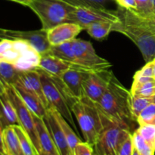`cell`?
I'll return each instance as SVG.
<instances>
[{
	"mask_svg": "<svg viewBox=\"0 0 155 155\" xmlns=\"http://www.w3.org/2000/svg\"><path fill=\"white\" fill-rule=\"evenodd\" d=\"M33 118L40 147V155H60L44 118L39 117L34 114Z\"/></svg>",
	"mask_w": 155,
	"mask_h": 155,
	"instance_id": "9a60e30c",
	"label": "cell"
},
{
	"mask_svg": "<svg viewBox=\"0 0 155 155\" xmlns=\"http://www.w3.org/2000/svg\"><path fill=\"white\" fill-rule=\"evenodd\" d=\"M151 2H152L153 12H154V15H155V0H151Z\"/></svg>",
	"mask_w": 155,
	"mask_h": 155,
	"instance_id": "ab89813d",
	"label": "cell"
},
{
	"mask_svg": "<svg viewBox=\"0 0 155 155\" xmlns=\"http://www.w3.org/2000/svg\"><path fill=\"white\" fill-rule=\"evenodd\" d=\"M51 110H52L54 116L55 117L59 125L61 127L62 130H63L64 133L65 135V137L67 139V141H68V143L69 145L70 148H71V151L74 154V151L76 146L77 145V144L82 142V140L80 139L79 136H77L75 131L73 130V128L71 127V124L64 119V117L59 112H58L55 109L53 108V107H51Z\"/></svg>",
	"mask_w": 155,
	"mask_h": 155,
	"instance_id": "44dd1931",
	"label": "cell"
},
{
	"mask_svg": "<svg viewBox=\"0 0 155 155\" xmlns=\"http://www.w3.org/2000/svg\"><path fill=\"white\" fill-rule=\"evenodd\" d=\"M83 30L76 23H64L47 30V39L51 45H57L73 41Z\"/></svg>",
	"mask_w": 155,
	"mask_h": 155,
	"instance_id": "5bb4252c",
	"label": "cell"
},
{
	"mask_svg": "<svg viewBox=\"0 0 155 155\" xmlns=\"http://www.w3.org/2000/svg\"><path fill=\"white\" fill-rule=\"evenodd\" d=\"M46 53L65 61L77 64L74 50H73L72 41L60 45H51Z\"/></svg>",
	"mask_w": 155,
	"mask_h": 155,
	"instance_id": "603a6c76",
	"label": "cell"
},
{
	"mask_svg": "<svg viewBox=\"0 0 155 155\" xmlns=\"http://www.w3.org/2000/svg\"><path fill=\"white\" fill-rule=\"evenodd\" d=\"M115 23L98 22L88 26L86 28L89 36L97 40H104L107 39L111 32L114 31V24Z\"/></svg>",
	"mask_w": 155,
	"mask_h": 155,
	"instance_id": "cb8c5ba5",
	"label": "cell"
},
{
	"mask_svg": "<svg viewBox=\"0 0 155 155\" xmlns=\"http://www.w3.org/2000/svg\"><path fill=\"white\" fill-rule=\"evenodd\" d=\"M82 66L79 64L71 63L59 59L49 54H41L38 68L53 76L60 77L68 70Z\"/></svg>",
	"mask_w": 155,
	"mask_h": 155,
	"instance_id": "2e32d148",
	"label": "cell"
},
{
	"mask_svg": "<svg viewBox=\"0 0 155 155\" xmlns=\"http://www.w3.org/2000/svg\"><path fill=\"white\" fill-rule=\"evenodd\" d=\"M133 155H140V154H139V152H138L136 149H134V151H133Z\"/></svg>",
	"mask_w": 155,
	"mask_h": 155,
	"instance_id": "7bdbcfd3",
	"label": "cell"
},
{
	"mask_svg": "<svg viewBox=\"0 0 155 155\" xmlns=\"http://www.w3.org/2000/svg\"><path fill=\"white\" fill-rule=\"evenodd\" d=\"M4 39L27 42L40 54H45L51 47L47 39V31L42 29L26 31L0 28V40Z\"/></svg>",
	"mask_w": 155,
	"mask_h": 155,
	"instance_id": "9c48e42d",
	"label": "cell"
},
{
	"mask_svg": "<svg viewBox=\"0 0 155 155\" xmlns=\"http://www.w3.org/2000/svg\"><path fill=\"white\" fill-rule=\"evenodd\" d=\"M114 74L108 68L90 73L83 82L84 94L92 101L98 102L108 87Z\"/></svg>",
	"mask_w": 155,
	"mask_h": 155,
	"instance_id": "7c38bea8",
	"label": "cell"
},
{
	"mask_svg": "<svg viewBox=\"0 0 155 155\" xmlns=\"http://www.w3.org/2000/svg\"><path fill=\"white\" fill-rule=\"evenodd\" d=\"M131 99L130 91L127 90L114 74L98 104L110 119L130 130L133 122L136 121L132 113Z\"/></svg>",
	"mask_w": 155,
	"mask_h": 155,
	"instance_id": "3957f363",
	"label": "cell"
},
{
	"mask_svg": "<svg viewBox=\"0 0 155 155\" xmlns=\"http://www.w3.org/2000/svg\"><path fill=\"white\" fill-rule=\"evenodd\" d=\"M27 7L37 15L45 31L64 23H74L77 8L64 0H30Z\"/></svg>",
	"mask_w": 155,
	"mask_h": 155,
	"instance_id": "277c9868",
	"label": "cell"
},
{
	"mask_svg": "<svg viewBox=\"0 0 155 155\" xmlns=\"http://www.w3.org/2000/svg\"><path fill=\"white\" fill-rule=\"evenodd\" d=\"M14 129L20 139L22 151L24 155H40L35 148L34 145L32 142L31 139L28 136L22 127L19 125H14Z\"/></svg>",
	"mask_w": 155,
	"mask_h": 155,
	"instance_id": "d4e9b609",
	"label": "cell"
},
{
	"mask_svg": "<svg viewBox=\"0 0 155 155\" xmlns=\"http://www.w3.org/2000/svg\"><path fill=\"white\" fill-rule=\"evenodd\" d=\"M74 155H94V148L88 142L82 141L76 146Z\"/></svg>",
	"mask_w": 155,
	"mask_h": 155,
	"instance_id": "836d02e7",
	"label": "cell"
},
{
	"mask_svg": "<svg viewBox=\"0 0 155 155\" xmlns=\"http://www.w3.org/2000/svg\"><path fill=\"white\" fill-rule=\"evenodd\" d=\"M120 21L117 10L77 7L74 13V23L86 30L88 26L98 22L117 23Z\"/></svg>",
	"mask_w": 155,
	"mask_h": 155,
	"instance_id": "8fae6325",
	"label": "cell"
},
{
	"mask_svg": "<svg viewBox=\"0 0 155 155\" xmlns=\"http://www.w3.org/2000/svg\"><path fill=\"white\" fill-rule=\"evenodd\" d=\"M72 47L77 64L92 70L106 69L111 66L108 61L97 54L92 44L88 41L76 38L72 41Z\"/></svg>",
	"mask_w": 155,
	"mask_h": 155,
	"instance_id": "30bf717a",
	"label": "cell"
},
{
	"mask_svg": "<svg viewBox=\"0 0 155 155\" xmlns=\"http://www.w3.org/2000/svg\"><path fill=\"white\" fill-rule=\"evenodd\" d=\"M13 87L33 114L39 117H45L47 113V108L41 98L33 91L27 89L18 82Z\"/></svg>",
	"mask_w": 155,
	"mask_h": 155,
	"instance_id": "e0dca14e",
	"label": "cell"
},
{
	"mask_svg": "<svg viewBox=\"0 0 155 155\" xmlns=\"http://www.w3.org/2000/svg\"><path fill=\"white\" fill-rule=\"evenodd\" d=\"M133 142L134 149L140 155H154L155 150L145 142L136 130L133 133Z\"/></svg>",
	"mask_w": 155,
	"mask_h": 155,
	"instance_id": "83f0119b",
	"label": "cell"
},
{
	"mask_svg": "<svg viewBox=\"0 0 155 155\" xmlns=\"http://www.w3.org/2000/svg\"><path fill=\"white\" fill-rule=\"evenodd\" d=\"M114 1H115V2H116L117 3V4H119V3L120 2V1H121V0H114Z\"/></svg>",
	"mask_w": 155,
	"mask_h": 155,
	"instance_id": "ee69618b",
	"label": "cell"
},
{
	"mask_svg": "<svg viewBox=\"0 0 155 155\" xmlns=\"http://www.w3.org/2000/svg\"><path fill=\"white\" fill-rule=\"evenodd\" d=\"M0 117L5 127L19 125L16 110L6 92V89L4 93L0 95Z\"/></svg>",
	"mask_w": 155,
	"mask_h": 155,
	"instance_id": "ffe728a7",
	"label": "cell"
},
{
	"mask_svg": "<svg viewBox=\"0 0 155 155\" xmlns=\"http://www.w3.org/2000/svg\"><path fill=\"white\" fill-rule=\"evenodd\" d=\"M136 8L135 12L146 18H152L154 16L151 0H136Z\"/></svg>",
	"mask_w": 155,
	"mask_h": 155,
	"instance_id": "1f68e13d",
	"label": "cell"
},
{
	"mask_svg": "<svg viewBox=\"0 0 155 155\" xmlns=\"http://www.w3.org/2000/svg\"><path fill=\"white\" fill-rule=\"evenodd\" d=\"M5 128L3 124L2 120L1 117H0V151L3 154H5L4 151V147H3V140H2V134H3V130Z\"/></svg>",
	"mask_w": 155,
	"mask_h": 155,
	"instance_id": "8d00e7d4",
	"label": "cell"
},
{
	"mask_svg": "<svg viewBox=\"0 0 155 155\" xmlns=\"http://www.w3.org/2000/svg\"><path fill=\"white\" fill-rule=\"evenodd\" d=\"M5 89L6 92L16 110L19 126H21L23 130L27 133L35 148L40 154V147L38 140L33 112L27 107L13 86H5Z\"/></svg>",
	"mask_w": 155,
	"mask_h": 155,
	"instance_id": "ba28073f",
	"label": "cell"
},
{
	"mask_svg": "<svg viewBox=\"0 0 155 155\" xmlns=\"http://www.w3.org/2000/svg\"><path fill=\"white\" fill-rule=\"evenodd\" d=\"M136 131L145 139V142L155 150V125L145 124L139 126Z\"/></svg>",
	"mask_w": 155,
	"mask_h": 155,
	"instance_id": "4dcf8cb0",
	"label": "cell"
},
{
	"mask_svg": "<svg viewBox=\"0 0 155 155\" xmlns=\"http://www.w3.org/2000/svg\"><path fill=\"white\" fill-rule=\"evenodd\" d=\"M151 23H152L153 26H154V27L155 28V15L152 18H151Z\"/></svg>",
	"mask_w": 155,
	"mask_h": 155,
	"instance_id": "60d3db41",
	"label": "cell"
},
{
	"mask_svg": "<svg viewBox=\"0 0 155 155\" xmlns=\"http://www.w3.org/2000/svg\"><path fill=\"white\" fill-rule=\"evenodd\" d=\"M117 5L122 6L126 8L133 9V10L136 8V0H121L120 2Z\"/></svg>",
	"mask_w": 155,
	"mask_h": 155,
	"instance_id": "d590c367",
	"label": "cell"
},
{
	"mask_svg": "<svg viewBox=\"0 0 155 155\" xmlns=\"http://www.w3.org/2000/svg\"><path fill=\"white\" fill-rule=\"evenodd\" d=\"M49 155H52V154H49Z\"/></svg>",
	"mask_w": 155,
	"mask_h": 155,
	"instance_id": "7dc6e473",
	"label": "cell"
},
{
	"mask_svg": "<svg viewBox=\"0 0 155 155\" xmlns=\"http://www.w3.org/2000/svg\"><path fill=\"white\" fill-rule=\"evenodd\" d=\"M0 155H5V154H3V153H2L1 151H0Z\"/></svg>",
	"mask_w": 155,
	"mask_h": 155,
	"instance_id": "bcb514c9",
	"label": "cell"
},
{
	"mask_svg": "<svg viewBox=\"0 0 155 155\" xmlns=\"http://www.w3.org/2000/svg\"><path fill=\"white\" fill-rule=\"evenodd\" d=\"M64 1L67 2L75 7L105 9L107 8V5L114 0H64Z\"/></svg>",
	"mask_w": 155,
	"mask_h": 155,
	"instance_id": "4316f807",
	"label": "cell"
},
{
	"mask_svg": "<svg viewBox=\"0 0 155 155\" xmlns=\"http://www.w3.org/2000/svg\"><path fill=\"white\" fill-rule=\"evenodd\" d=\"M120 21L114 24V31L119 32L131 39L139 48L146 63L155 58V28L151 18L136 13L133 9L118 5Z\"/></svg>",
	"mask_w": 155,
	"mask_h": 155,
	"instance_id": "6da1fadb",
	"label": "cell"
},
{
	"mask_svg": "<svg viewBox=\"0 0 155 155\" xmlns=\"http://www.w3.org/2000/svg\"><path fill=\"white\" fill-rule=\"evenodd\" d=\"M36 70L40 76L44 95L49 106L59 112L64 117V119L71 124L74 131L77 133L78 129L74 122L72 111L68 105V101L61 89H60L59 86L51 74L39 68H36Z\"/></svg>",
	"mask_w": 155,
	"mask_h": 155,
	"instance_id": "8992f818",
	"label": "cell"
},
{
	"mask_svg": "<svg viewBox=\"0 0 155 155\" xmlns=\"http://www.w3.org/2000/svg\"><path fill=\"white\" fill-rule=\"evenodd\" d=\"M18 83H21L23 86L27 89L33 91L43 102L44 105L47 109L49 108L50 106L45 98L42 89V83H41L40 76L36 69L30 70V71H21L20 80Z\"/></svg>",
	"mask_w": 155,
	"mask_h": 155,
	"instance_id": "ac0fdd59",
	"label": "cell"
},
{
	"mask_svg": "<svg viewBox=\"0 0 155 155\" xmlns=\"http://www.w3.org/2000/svg\"><path fill=\"white\" fill-rule=\"evenodd\" d=\"M10 1L19 3V4L22 5H24V6H28V4L30 2V0H10Z\"/></svg>",
	"mask_w": 155,
	"mask_h": 155,
	"instance_id": "74e56055",
	"label": "cell"
},
{
	"mask_svg": "<svg viewBox=\"0 0 155 155\" xmlns=\"http://www.w3.org/2000/svg\"><path fill=\"white\" fill-rule=\"evenodd\" d=\"M71 109L78 121L85 142L92 147L98 142L105 127L112 123H117L104 114L98 102L92 101L86 95L77 100Z\"/></svg>",
	"mask_w": 155,
	"mask_h": 155,
	"instance_id": "7a4b0ae2",
	"label": "cell"
},
{
	"mask_svg": "<svg viewBox=\"0 0 155 155\" xmlns=\"http://www.w3.org/2000/svg\"><path fill=\"white\" fill-rule=\"evenodd\" d=\"M152 102V98H145V97L137 96V95H132L131 109L136 121L141 112Z\"/></svg>",
	"mask_w": 155,
	"mask_h": 155,
	"instance_id": "f1b7e54d",
	"label": "cell"
},
{
	"mask_svg": "<svg viewBox=\"0 0 155 155\" xmlns=\"http://www.w3.org/2000/svg\"><path fill=\"white\" fill-rule=\"evenodd\" d=\"M131 133V130L117 123L105 127L93 146L94 155H117L120 144Z\"/></svg>",
	"mask_w": 155,
	"mask_h": 155,
	"instance_id": "52a82bcc",
	"label": "cell"
},
{
	"mask_svg": "<svg viewBox=\"0 0 155 155\" xmlns=\"http://www.w3.org/2000/svg\"><path fill=\"white\" fill-rule=\"evenodd\" d=\"M41 54L28 43L20 40H0V61L15 65L19 71L38 68Z\"/></svg>",
	"mask_w": 155,
	"mask_h": 155,
	"instance_id": "5b68a950",
	"label": "cell"
},
{
	"mask_svg": "<svg viewBox=\"0 0 155 155\" xmlns=\"http://www.w3.org/2000/svg\"><path fill=\"white\" fill-rule=\"evenodd\" d=\"M153 102L154 103H155V93H154V96H153Z\"/></svg>",
	"mask_w": 155,
	"mask_h": 155,
	"instance_id": "f6af8a7d",
	"label": "cell"
},
{
	"mask_svg": "<svg viewBox=\"0 0 155 155\" xmlns=\"http://www.w3.org/2000/svg\"><path fill=\"white\" fill-rule=\"evenodd\" d=\"M134 146L133 142V133H130L120 144L117 151V155H133Z\"/></svg>",
	"mask_w": 155,
	"mask_h": 155,
	"instance_id": "d6a6232c",
	"label": "cell"
},
{
	"mask_svg": "<svg viewBox=\"0 0 155 155\" xmlns=\"http://www.w3.org/2000/svg\"><path fill=\"white\" fill-rule=\"evenodd\" d=\"M5 86L4 83L2 82V80H0V95L4 93V92H5Z\"/></svg>",
	"mask_w": 155,
	"mask_h": 155,
	"instance_id": "f35d334b",
	"label": "cell"
},
{
	"mask_svg": "<svg viewBox=\"0 0 155 155\" xmlns=\"http://www.w3.org/2000/svg\"><path fill=\"white\" fill-rule=\"evenodd\" d=\"M2 140L5 155H24L20 139L13 126H8L4 129Z\"/></svg>",
	"mask_w": 155,
	"mask_h": 155,
	"instance_id": "d6986e66",
	"label": "cell"
},
{
	"mask_svg": "<svg viewBox=\"0 0 155 155\" xmlns=\"http://www.w3.org/2000/svg\"><path fill=\"white\" fill-rule=\"evenodd\" d=\"M135 75L139 76V77L154 78V63H153V61L146 63V64L142 69L138 71L135 74Z\"/></svg>",
	"mask_w": 155,
	"mask_h": 155,
	"instance_id": "e575fe53",
	"label": "cell"
},
{
	"mask_svg": "<svg viewBox=\"0 0 155 155\" xmlns=\"http://www.w3.org/2000/svg\"><path fill=\"white\" fill-rule=\"evenodd\" d=\"M130 92L132 95L153 98L155 93V80H151L139 85H132Z\"/></svg>",
	"mask_w": 155,
	"mask_h": 155,
	"instance_id": "484cf974",
	"label": "cell"
},
{
	"mask_svg": "<svg viewBox=\"0 0 155 155\" xmlns=\"http://www.w3.org/2000/svg\"><path fill=\"white\" fill-rule=\"evenodd\" d=\"M139 126L145 124L155 125V103L152 102L147 106L136 119Z\"/></svg>",
	"mask_w": 155,
	"mask_h": 155,
	"instance_id": "f546056e",
	"label": "cell"
},
{
	"mask_svg": "<svg viewBox=\"0 0 155 155\" xmlns=\"http://www.w3.org/2000/svg\"><path fill=\"white\" fill-rule=\"evenodd\" d=\"M21 71L12 64L0 61V80L5 86H14L20 80Z\"/></svg>",
	"mask_w": 155,
	"mask_h": 155,
	"instance_id": "7402d4cb",
	"label": "cell"
},
{
	"mask_svg": "<svg viewBox=\"0 0 155 155\" xmlns=\"http://www.w3.org/2000/svg\"><path fill=\"white\" fill-rule=\"evenodd\" d=\"M95 71L98 70H92L83 66H80L78 68L68 70L59 77L64 83L70 92L77 99H80L85 95L83 82L90 73Z\"/></svg>",
	"mask_w": 155,
	"mask_h": 155,
	"instance_id": "4fadbf2b",
	"label": "cell"
},
{
	"mask_svg": "<svg viewBox=\"0 0 155 155\" xmlns=\"http://www.w3.org/2000/svg\"><path fill=\"white\" fill-rule=\"evenodd\" d=\"M153 63H154V79L155 80V58L153 60Z\"/></svg>",
	"mask_w": 155,
	"mask_h": 155,
	"instance_id": "b9f144b4",
	"label": "cell"
}]
</instances>
